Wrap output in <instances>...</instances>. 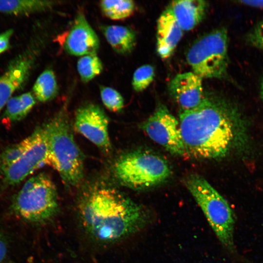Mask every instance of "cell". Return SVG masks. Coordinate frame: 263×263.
<instances>
[{"mask_svg": "<svg viewBox=\"0 0 263 263\" xmlns=\"http://www.w3.org/2000/svg\"><path fill=\"white\" fill-rule=\"evenodd\" d=\"M240 113L235 105L217 94H206L197 107L179 113L186 153L203 159L225 157L240 141Z\"/></svg>", "mask_w": 263, "mask_h": 263, "instance_id": "obj_1", "label": "cell"}, {"mask_svg": "<svg viewBox=\"0 0 263 263\" xmlns=\"http://www.w3.org/2000/svg\"><path fill=\"white\" fill-rule=\"evenodd\" d=\"M77 210L87 233L96 241L105 243L135 233L148 220L143 207L115 188L101 183L82 191Z\"/></svg>", "mask_w": 263, "mask_h": 263, "instance_id": "obj_2", "label": "cell"}, {"mask_svg": "<svg viewBox=\"0 0 263 263\" xmlns=\"http://www.w3.org/2000/svg\"><path fill=\"white\" fill-rule=\"evenodd\" d=\"M43 126L47 146L46 164L58 172L67 186H77L83 177L84 157L75 141L67 117L59 113Z\"/></svg>", "mask_w": 263, "mask_h": 263, "instance_id": "obj_3", "label": "cell"}, {"mask_svg": "<svg viewBox=\"0 0 263 263\" xmlns=\"http://www.w3.org/2000/svg\"><path fill=\"white\" fill-rule=\"evenodd\" d=\"M185 184L220 242L229 250L234 251L235 220L227 202L201 175H189Z\"/></svg>", "mask_w": 263, "mask_h": 263, "instance_id": "obj_4", "label": "cell"}, {"mask_svg": "<svg viewBox=\"0 0 263 263\" xmlns=\"http://www.w3.org/2000/svg\"><path fill=\"white\" fill-rule=\"evenodd\" d=\"M113 174L118 182L127 188L140 190L164 182L170 168L164 158L147 150H136L120 156L113 166Z\"/></svg>", "mask_w": 263, "mask_h": 263, "instance_id": "obj_5", "label": "cell"}, {"mask_svg": "<svg viewBox=\"0 0 263 263\" xmlns=\"http://www.w3.org/2000/svg\"><path fill=\"white\" fill-rule=\"evenodd\" d=\"M193 73L202 79L227 77L228 35L225 28L216 29L196 40L186 54Z\"/></svg>", "mask_w": 263, "mask_h": 263, "instance_id": "obj_6", "label": "cell"}, {"mask_svg": "<svg viewBox=\"0 0 263 263\" xmlns=\"http://www.w3.org/2000/svg\"><path fill=\"white\" fill-rule=\"evenodd\" d=\"M13 207L16 213L26 221L36 223L48 221L58 208L55 185L43 173L31 177L16 195Z\"/></svg>", "mask_w": 263, "mask_h": 263, "instance_id": "obj_7", "label": "cell"}, {"mask_svg": "<svg viewBox=\"0 0 263 263\" xmlns=\"http://www.w3.org/2000/svg\"><path fill=\"white\" fill-rule=\"evenodd\" d=\"M141 126L152 140L171 154L183 155L186 153L179 122L164 105H158L154 113Z\"/></svg>", "mask_w": 263, "mask_h": 263, "instance_id": "obj_8", "label": "cell"}, {"mask_svg": "<svg viewBox=\"0 0 263 263\" xmlns=\"http://www.w3.org/2000/svg\"><path fill=\"white\" fill-rule=\"evenodd\" d=\"M108 125L107 115L97 105L88 104L76 111L75 127L76 131L106 153L112 148Z\"/></svg>", "mask_w": 263, "mask_h": 263, "instance_id": "obj_9", "label": "cell"}, {"mask_svg": "<svg viewBox=\"0 0 263 263\" xmlns=\"http://www.w3.org/2000/svg\"><path fill=\"white\" fill-rule=\"evenodd\" d=\"M33 133L34 140L29 148L18 161L2 173L5 185L13 186L19 184L46 164L47 146L43 126L38 127Z\"/></svg>", "mask_w": 263, "mask_h": 263, "instance_id": "obj_10", "label": "cell"}, {"mask_svg": "<svg viewBox=\"0 0 263 263\" xmlns=\"http://www.w3.org/2000/svg\"><path fill=\"white\" fill-rule=\"evenodd\" d=\"M35 56L30 50L12 59L0 76V112L13 94L27 81L35 62Z\"/></svg>", "mask_w": 263, "mask_h": 263, "instance_id": "obj_11", "label": "cell"}, {"mask_svg": "<svg viewBox=\"0 0 263 263\" xmlns=\"http://www.w3.org/2000/svg\"><path fill=\"white\" fill-rule=\"evenodd\" d=\"M169 90L182 111H188L197 107L206 94L202 78L190 72L177 75L169 82Z\"/></svg>", "mask_w": 263, "mask_h": 263, "instance_id": "obj_12", "label": "cell"}, {"mask_svg": "<svg viewBox=\"0 0 263 263\" xmlns=\"http://www.w3.org/2000/svg\"><path fill=\"white\" fill-rule=\"evenodd\" d=\"M64 47L68 53L76 56L96 54L99 47V38L82 13L76 16Z\"/></svg>", "mask_w": 263, "mask_h": 263, "instance_id": "obj_13", "label": "cell"}, {"mask_svg": "<svg viewBox=\"0 0 263 263\" xmlns=\"http://www.w3.org/2000/svg\"><path fill=\"white\" fill-rule=\"evenodd\" d=\"M183 34V30L168 7L157 23L156 50L161 58L167 59L171 56Z\"/></svg>", "mask_w": 263, "mask_h": 263, "instance_id": "obj_14", "label": "cell"}, {"mask_svg": "<svg viewBox=\"0 0 263 263\" xmlns=\"http://www.w3.org/2000/svg\"><path fill=\"white\" fill-rule=\"evenodd\" d=\"M168 7L183 31H187L204 19L208 3L203 0H180L171 1Z\"/></svg>", "mask_w": 263, "mask_h": 263, "instance_id": "obj_15", "label": "cell"}, {"mask_svg": "<svg viewBox=\"0 0 263 263\" xmlns=\"http://www.w3.org/2000/svg\"><path fill=\"white\" fill-rule=\"evenodd\" d=\"M101 30L113 50L121 55L130 53L136 43L135 32L131 28L120 25H106Z\"/></svg>", "mask_w": 263, "mask_h": 263, "instance_id": "obj_16", "label": "cell"}, {"mask_svg": "<svg viewBox=\"0 0 263 263\" xmlns=\"http://www.w3.org/2000/svg\"><path fill=\"white\" fill-rule=\"evenodd\" d=\"M56 3L40 0H0V12L16 16L28 15L46 11Z\"/></svg>", "mask_w": 263, "mask_h": 263, "instance_id": "obj_17", "label": "cell"}, {"mask_svg": "<svg viewBox=\"0 0 263 263\" xmlns=\"http://www.w3.org/2000/svg\"><path fill=\"white\" fill-rule=\"evenodd\" d=\"M35 104V97L30 92L12 97L6 104L4 117L10 122L19 121L27 115Z\"/></svg>", "mask_w": 263, "mask_h": 263, "instance_id": "obj_18", "label": "cell"}, {"mask_svg": "<svg viewBox=\"0 0 263 263\" xmlns=\"http://www.w3.org/2000/svg\"><path fill=\"white\" fill-rule=\"evenodd\" d=\"M33 92L40 102H46L56 94L57 85L54 72L50 69L44 71L38 77L34 86Z\"/></svg>", "mask_w": 263, "mask_h": 263, "instance_id": "obj_19", "label": "cell"}, {"mask_svg": "<svg viewBox=\"0 0 263 263\" xmlns=\"http://www.w3.org/2000/svg\"><path fill=\"white\" fill-rule=\"evenodd\" d=\"M100 6L106 17L114 20L128 18L135 9L134 2L130 0H102Z\"/></svg>", "mask_w": 263, "mask_h": 263, "instance_id": "obj_20", "label": "cell"}, {"mask_svg": "<svg viewBox=\"0 0 263 263\" xmlns=\"http://www.w3.org/2000/svg\"><path fill=\"white\" fill-rule=\"evenodd\" d=\"M34 140L32 133L17 144L7 148L0 155V170L2 174L18 161L31 146Z\"/></svg>", "mask_w": 263, "mask_h": 263, "instance_id": "obj_21", "label": "cell"}, {"mask_svg": "<svg viewBox=\"0 0 263 263\" xmlns=\"http://www.w3.org/2000/svg\"><path fill=\"white\" fill-rule=\"evenodd\" d=\"M77 68L82 80L88 82L101 73L103 66L96 54H91L79 59Z\"/></svg>", "mask_w": 263, "mask_h": 263, "instance_id": "obj_22", "label": "cell"}, {"mask_svg": "<svg viewBox=\"0 0 263 263\" xmlns=\"http://www.w3.org/2000/svg\"><path fill=\"white\" fill-rule=\"evenodd\" d=\"M155 70L153 67L149 64L142 65L134 72L132 85L133 90L137 92L146 89L153 80Z\"/></svg>", "mask_w": 263, "mask_h": 263, "instance_id": "obj_23", "label": "cell"}, {"mask_svg": "<svg viewBox=\"0 0 263 263\" xmlns=\"http://www.w3.org/2000/svg\"><path fill=\"white\" fill-rule=\"evenodd\" d=\"M100 95L105 107L110 111L118 112L123 108V97L116 90L108 87H100Z\"/></svg>", "mask_w": 263, "mask_h": 263, "instance_id": "obj_24", "label": "cell"}, {"mask_svg": "<svg viewBox=\"0 0 263 263\" xmlns=\"http://www.w3.org/2000/svg\"><path fill=\"white\" fill-rule=\"evenodd\" d=\"M247 43L263 51V20L260 21L248 33Z\"/></svg>", "mask_w": 263, "mask_h": 263, "instance_id": "obj_25", "label": "cell"}, {"mask_svg": "<svg viewBox=\"0 0 263 263\" xmlns=\"http://www.w3.org/2000/svg\"><path fill=\"white\" fill-rule=\"evenodd\" d=\"M13 32V30L10 29L0 33V54L9 49L10 40Z\"/></svg>", "mask_w": 263, "mask_h": 263, "instance_id": "obj_26", "label": "cell"}, {"mask_svg": "<svg viewBox=\"0 0 263 263\" xmlns=\"http://www.w3.org/2000/svg\"><path fill=\"white\" fill-rule=\"evenodd\" d=\"M239 3L258 8H263V0H239Z\"/></svg>", "mask_w": 263, "mask_h": 263, "instance_id": "obj_27", "label": "cell"}, {"mask_svg": "<svg viewBox=\"0 0 263 263\" xmlns=\"http://www.w3.org/2000/svg\"><path fill=\"white\" fill-rule=\"evenodd\" d=\"M7 253V245L0 234V263H1Z\"/></svg>", "mask_w": 263, "mask_h": 263, "instance_id": "obj_28", "label": "cell"}, {"mask_svg": "<svg viewBox=\"0 0 263 263\" xmlns=\"http://www.w3.org/2000/svg\"><path fill=\"white\" fill-rule=\"evenodd\" d=\"M260 95L263 101V77L261 81V88H260Z\"/></svg>", "mask_w": 263, "mask_h": 263, "instance_id": "obj_29", "label": "cell"}]
</instances>
